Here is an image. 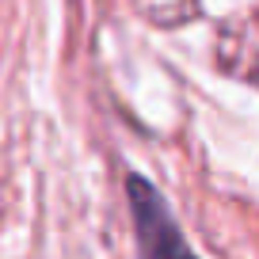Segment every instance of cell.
I'll return each mask as SVG.
<instances>
[{"label":"cell","mask_w":259,"mask_h":259,"mask_svg":"<svg viewBox=\"0 0 259 259\" xmlns=\"http://www.w3.org/2000/svg\"><path fill=\"white\" fill-rule=\"evenodd\" d=\"M126 198H130V210H134V225H138L141 259H198L191 251V244L183 240L179 225L171 221L168 206L160 202V194L149 187V179L130 176Z\"/></svg>","instance_id":"obj_1"}]
</instances>
